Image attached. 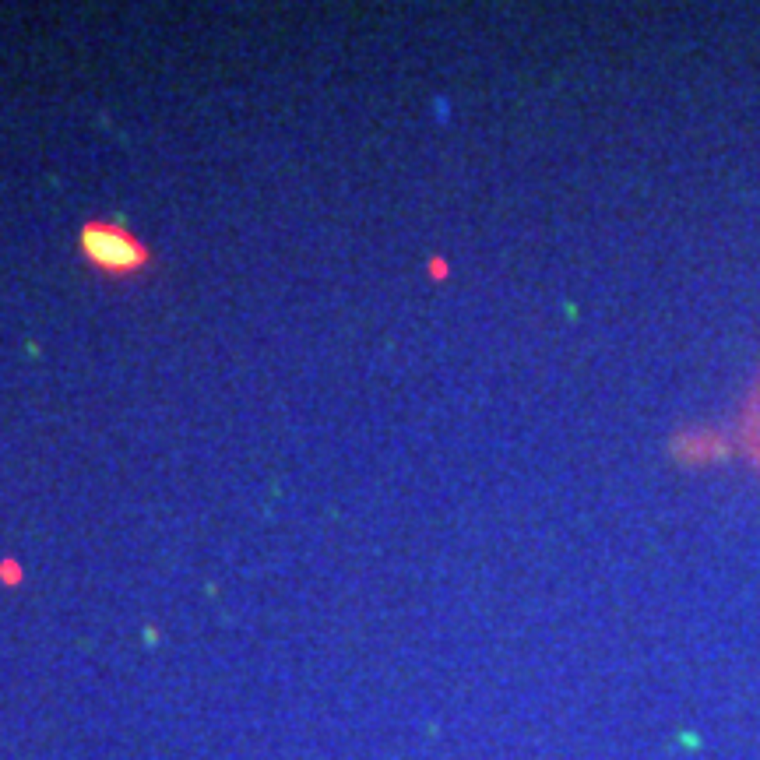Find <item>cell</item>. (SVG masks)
<instances>
[{"mask_svg": "<svg viewBox=\"0 0 760 760\" xmlns=\"http://www.w3.org/2000/svg\"><path fill=\"white\" fill-rule=\"evenodd\" d=\"M78 250L96 271H102L109 279L141 275V271H148V264H151V250L131 229H124L120 222H102V219L81 226Z\"/></svg>", "mask_w": 760, "mask_h": 760, "instance_id": "6da1fadb", "label": "cell"}]
</instances>
